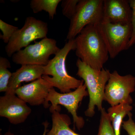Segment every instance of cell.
Returning <instances> with one entry per match:
<instances>
[{"mask_svg":"<svg viewBox=\"0 0 135 135\" xmlns=\"http://www.w3.org/2000/svg\"><path fill=\"white\" fill-rule=\"evenodd\" d=\"M75 54L81 61L100 71L109 59L108 50L97 25L84 27L75 38Z\"/></svg>","mask_w":135,"mask_h":135,"instance_id":"cell-1","label":"cell"},{"mask_svg":"<svg viewBox=\"0 0 135 135\" xmlns=\"http://www.w3.org/2000/svg\"><path fill=\"white\" fill-rule=\"evenodd\" d=\"M75 39L69 40L55 57L44 66V74L42 78L47 80L62 93L71 92L84 83L83 80L77 79L68 74L66 67V60L72 50H75Z\"/></svg>","mask_w":135,"mask_h":135,"instance_id":"cell-2","label":"cell"},{"mask_svg":"<svg viewBox=\"0 0 135 135\" xmlns=\"http://www.w3.org/2000/svg\"><path fill=\"white\" fill-rule=\"evenodd\" d=\"M78 68L77 75L81 78L86 86L89 97V101L84 114L87 117L94 116L95 109H103V101L104 100L105 90L111 73L109 70L103 68L100 71L93 69L80 59L76 62Z\"/></svg>","mask_w":135,"mask_h":135,"instance_id":"cell-3","label":"cell"},{"mask_svg":"<svg viewBox=\"0 0 135 135\" xmlns=\"http://www.w3.org/2000/svg\"><path fill=\"white\" fill-rule=\"evenodd\" d=\"M104 0H79L70 20L66 39H74L88 25H98L103 20Z\"/></svg>","mask_w":135,"mask_h":135,"instance_id":"cell-4","label":"cell"},{"mask_svg":"<svg viewBox=\"0 0 135 135\" xmlns=\"http://www.w3.org/2000/svg\"><path fill=\"white\" fill-rule=\"evenodd\" d=\"M48 30L46 22L34 17H27L23 26L15 33L5 46L7 55L12 57L15 53L29 46L32 42L46 38Z\"/></svg>","mask_w":135,"mask_h":135,"instance_id":"cell-5","label":"cell"},{"mask_svg":"<svg viewBox=\"0 0 135 135\" xmlns=\"http://www.w3.org/2000/svg\"><path fill=\"white\" fill-rule=\"evenodd\" d=\"M86 89V85L83 83L74 91L68 93H59L52 88L43 106L45 108H49L50 112L59 105L65 107L71 114L74 125L78 130H81L84 127L85 121L82 117L78 116L77 111L79 104L84 97L89 95Z\"/></svg>","mask_w":135,"mask_h":135,"instance_id":"cell-6","label":"cell"},{"mask_svg":"<svg viewBox=\"0 0 135 135\" xmlns=\"http://www.w3.org/2000/svg\"><path fill=\"white\" fill-rule=\"evenodd\" d=\"M60 49L55 39L47 37L31 44L12 55V62L18 65H35L45 66L50 57L56 55Z\"/></svg>","mask_w":135,"mask_h":135,"instance_id":"cell-7","label":"cell"},{"mask_svg":"<svg viewBox=\"0 0 135 135\" xmlns=\"http://www.w3.org/2000/svg\"><path fill=\"white\" fill-rule=\"evenodd\" d=\"M97 26L111 59L115 58L122 51L129 49L132 33L131 23L123 25L102 22Z\"/></svg>","mask_w":135,"mask_h":135,"instance_id":"cell-8","label":"cell"},{"mask_svg":"<svg viewBox=\"0 0 135 135\" xmlns=\"http://www.w3.org/2000/svg\"><path fill=\"white\" fill-rule=\"evenodd\" d=\"M135 91V77L131 74L121 75L117 71L111 73L105 86L104 100L111 106L133 100L130 94Z\"/></svg>","mask_w":135,"mask_h":135,"instance_id":"cell-9","label":"cell"},{"mask_svg":"<svg viewBox=\"0 0 135 135\" xmlns=\"http://www.w3.org/2000/svg\"><path fill=\"white\" fill-rule=\"evenodd\" d=\"M31 112L26 103L16 94L5 93L0 97V116L7 118L11 124L24 123Z\"/></svg>","mask_w":135,"mask_h":135,"instance_id":"cell-10","label":"cell"},{"mask_svg":"<svg viewBox=\"0 0 135 135\" xmlns=\"http://www.w3.org/2000/svg\"><path fill=\"white\" fill-rule=\"evenodd\" d=\"M53 87L47 80L41 78L21 86L15 91L16 95L32 106L44 105Z\"/></svg>","mask_w":135,"mask_h":135,"instance_id":"cell-11","label":"cell"},{"mask_svg":"<svg viewBox=\"0 0 135 135\" xmlns=\"http://www.w3.org/2000/svg\"><path fill=\"white\" fill-rule=\"evenodd\" d=\"M132 9L128 0H104L103 22L126 25L131 23Z\"/></svg>","mask_w":135,"mask_h":135,"instance_id":"cell-12","label":"cell"},{"mask_svg":"<svg viewBox=\"0 0 135 135\" xmlns=\"http://www.w3.org/2000/svg\"><path fill=\"white\" fill-rule=\"evenodd\" d=\"M44 74V66L35 65H24L12 73L5 93L15 94L17 89L24 82L34 81L41 78Z\"/></svg>","mask_w":135,"mask_h":135,"instance_id":"cell-13","label":"cell"},{"mask_svg":"<svg viewBox=\"0 0 135 135\" xmlns=\"http://www.w3.org/2000/svg\"><path fill=\"white\" fill-rule=\"evenodd\" d=\"M61 110L60 105H58L50 112L52 114V127L46 135H81L71 129L70 117L66 114L60 113Z\"/></svg>","mask_w":135,"mask_h":135,"instance_id":"cell-14","label":"cell"},{"mask_svg":"<svg viewBox=\"0 0 135 135\" xmlns=\"http://www.w3.org/2000/svg\"><path fill=\"white\" fill-rule=\"evenodd\" d=\"M133 100L123 102L121 103L111 106L107 110V114L113 128L115 135H120L121 126L123 119L131 112L133 109L131 105Z\"/></svg>","mask_w":135,"mask_h":135,"instance_id":"cell-15","label":"cell"},{"mask_svg":"<svg viewBox=\"0 0 135 135\" xmlns=\"http://www.w3.org/2000/svg\"><path fill=\"white\" fill-rule=\"evenodd\" d=\"M61 0H32L30 7L35 14L45 11L48 13L50 19L53 20L56 15V10Z\"/></svg>","mask_w":135,"mask_h":135,"instance_id":"cell-16","label":"cell"},{"mask_svg":"<svg viewBox=\"0 0 135 135\" xmlns=\"http://www.w3.org/2000/svg\"><path fill=\"white\" fill-rule=\"evenodd\" d=\"M11 65L7 59L0 57V92H5L8 90V85L12 73L8 70Z\"/></svg>","mask_w":135,"mask_h":135,"instance_id":"cell-17","label":"cell"},{"mask_svg":"<svg viewBox=\"0 0 135 135\" xmlns=\"http://www.w3.org/2000/svg\"><path fill=\"white\" fill-rule=\"evenodd\" d=\"M100 112V124L98 134L97 135H115L111 121L105 109L103 108Z\"/></svg>","mask_w":135,"mask_h":135,"instance_id":"cell-18","label":"cell"},{"mask_svg":"<svg viewBox=\"0 0 135 135\" xmlns=\"http://www.w3.org/2000/svg\"><path fill=\"white\" fill-rule=\"evenodd\" d=\"M18 29L17 27L9 24L2 20H0V29L3 33L0 35V38L4 43L7 44L13 35Z\"/></svg>","mask_w":135,"mask_h":135,"instance_id":"cell-19","label":"cell"},{"mask_svg":"<svg viewBox=\"0 0 135 135\" xmlns=\"http://www.w3.org/2000/svg\"><path fill=\"white\" fill-rule=\"evenodd\" d=\"M79 0H63L61 8L62 13L64 16L70 20L75 14Z\"/></svg>","mask_w":135,"mask_h":135,"instance_id":"cell-20","label":"cell"},{"mask_svg":"<svg viewBox=\"0 0 135 135\" xmlns=\"http://www.w3.org/2000/svg\"><path fill=\"white\" fill-rule=\"evenodd\" d=\"M129 2L132 9L131 24L132 26V33L129 43L128 47L129 48L135 43V0H129Z\"/></svg>","mask_w":135,"mask_h":135,"instance_id":"cell-21","label":"cell"},{"mask_svg":"<svg viewBox=\"0 0 135 135\" xmlns=\"http://www.w3.org/2000/svg\"><path fill=\"white\" fill-rule=\"evenodd\" d=\"M128 115V119L125 121H123L122 127L128 135H135V123L132 118V114L130 112Z\"/></svg>","mask_w":135,"mask_h":135,"instance_id":"cell-22","label":"cell"},{"mask_svg":"<svg viewBox=\"0 0 135 135\" xmlns=\"http://www.w3.org/2000/svg\"><path fill=\"white\" fill-rule=\"evenodd\" d=\"M43 124L44 126V131L43 134L42 135H46L47 133L49 131L48 129H47L49 125V123L47 121L45 122H43ZM1 135H2L1 134ZM4 135H15L13 133H11V132L10 131H8L7 133H5Z\"/></svg>","mask_w":135,"mask_h":135,"instance_id":"cell-23","label":"cell"}]
</instances>
